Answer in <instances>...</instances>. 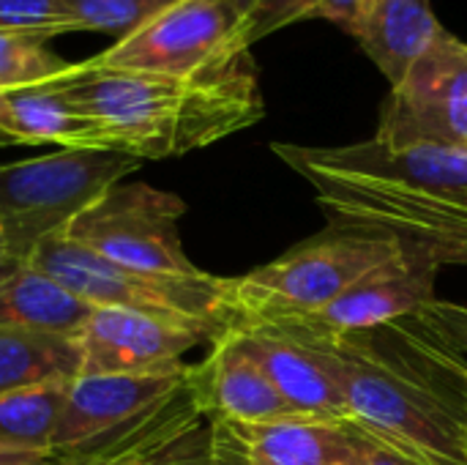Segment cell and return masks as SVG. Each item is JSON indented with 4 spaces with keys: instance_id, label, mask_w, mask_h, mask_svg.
I'll use <instances>...</instances> for the list:
<instances>
[{
    "instance_id": "cell-29",
    "label": "cell",
    "mask_w": 467,
    "mask_h": 465,
    "mask_svg": "<svg viewBox=\"0 0 467 465\" xmlns=\"http://www.w3.org/2000/svg\"><path fill=\"white\" fill-rule=\"evenodd\" d=\"M348 430H350V439H353V447L358 455V465H427L419 458L386 444L383 439L372 436L369 430H364L356 422H348Z\"/></svg>"
},
{
    "instance_id": "cell-1",
    "label": "cell",
    "mask_w": 467,
    "mask_h": 465,
    "mask_svg": "<svg viewBox=\"0 0 467 465\" xmlns=\"http://www.w3.org/2000/svg\"><path fill=\"white\" fill-rule=\"evenodd\" d=\"M55 82L99 123L104 151L140 162L208 148L265 115L249 52L227 66L189 77L104 69L82 60Z\"/></svg>"
},
{
    "instance_id": "cell-3",
    "label": "cell",
    "mask_w": 467,
    "mask_h": 465,
    "mask_svg": "<svg viewBox=\"0 0 467 465\" xmlns=\"http://www.w3.org/2000/svg\"><path fill=\"white\" fill-rule=\"evenodd\" d=\"M400 252L402 247L389 236L328 227L268 266L233 277L227 285V329H263L317 315L361 274Z\"/></svg>"
},
{
    "instance_id": "cell-36",
    "label": "cell",
    "mask_w": 467,
    "mask_h": 465,
    "mask_svg": "<svg viewBox=\"0 0 467 465\" xmlns=\"http://www.w3.org/2000/svg\"><path fill=\"white\" fill-rule=\"evenodd\" d=\"M462 148H465V151H467V143H465V145H462Z\"/></svg>"
},
{
    "instance_id": "cell-31",
    "label": "cell",
    "mask_w": 467,
    "mask_h": 465,
    "mask_svg": "<svg viewBox=\"0 0 467 465\" xmlns=\"http://www.w3.org/2000/svg\"><path fill=\"white\" fill-rule=\"evenodd\" d=\"M38 460H49V458H47V455L16 452V449H5V447H0V465H25V463H38Z\"/></svg>"
},
{
    "instance_id": "cell-28",
    "label": "cell",
    "mask_w": 467,
    "mask_h": 465,
    "mask_svg": "<svg viewBox=\"0 0 467 465\" xmlns=\"http://www.w3.org/2000/svg\"><path fill=\"white\" fill-rule=\"evenodd\" d=\"M148 465H219L211 447V422H202L161 455H156Z\"/></svg>"
},
{
    "instance_id": "cell-4",
    "label": "cell",
    "mask_w": 467,
    "mask_h": 465,
    "mask_svg": "<svg viewBox=\"0 0 467 465\" xmlns=\"http://www.w3.org/2000/svg\"><path fill=\"white\" fill-rule=\"evenodd\" d=\"M328 227L380 233L438 266H467V195L298 170Z\"/></svg>"
},
{
    "instance_id": "cell-33",
    "label": "cell",
    "mask_w": 467,
    "mask_h": 465,
    "mask_svg": "<svg viewBox=\"0 0 467 465\" xmlns=\"http://www.w3.org/2000/svg\"><path fill=\"white\" fill-rule=\"evenodd\" d=\"M153 458H115V460H90V463H60V465H148Z\"/></svg>"
},
{
    "instance_id": "cell-19",
    "label": "cell",
    "mask_w": 467,
    "mask_h": 465,
    "mask_svg": "<svg viewBox=\"0 0 467 465\" xmlns=\"http://www.w3.org/2000/svg\"><path fill=\"white\" fill-rule=\"evenodd\" d=\"M90 312L88 301L30 263L0 282V329L77 337Z\"/></svg>"
},
{
    "instance_id": "cell-15",
    "label": "cell",
    "mask_w": 467,
    "mask_h": 465,
    "mask_svg": "<svg viewBox=\"0 0 467 465\" xmlns=\"http://www.w3.org/2000/svg\"><path fill=\"white\" fill-rule=\"evenodd\" d=\"M227 332H233L241 345L260 362L265 375L298 417L320 422H350V411L339 386L309 345L268 329Z\"/></svg>"
},
{
    "instance_id": "cell-23",
    "label": "cell",
    "mask_w": 467,
    "mask_h": 465,
    "mask_svg": "<svg viewBox=\"0 0 467 465\" xmlns=\"http://www.w3.org/2000/svg\"><path fill=\"white\" fill-rule=\"evenodd\" d=\"M364 3L367 0H252L241 27V49L249 52L260 38L304 19H328L345 33H353Z\"/></svg>"
},
{
    "instance_id": "cell-21",
    "label": "cell",
    "mask_w": 467,
    "mask_h": 465,
    "mask_svg": "<svg viewBox=\"0 0 467 465\" xmlns=\"http://www.w3.org/2000/svg\"><path fill=\"white\" fill-rule=\"evenodd\" d=\"M82 375V351L77 337L0 329V395L71 384Z\"/></svg>"
},
{
    "instance_id": "cell-30",
    "label": "cell",
    "mask_w": 467,
    "mask_h": 465,
    "mask_svg": "<svg viewBox=\"0 0 467 465\" xmlns=\"http://www.w3.org/2000/svg\"><path fill=\"white\" fill-rule=\"evenodd\" d=\"M211 447L219 465H254L227 422H211Z\"/></svg>"
},
{
    "instance_id": "cell-9",
    "label": "cell",
    "mask_w": 467,
    "mask_h": 465,
    "mask_svg": "<svg viewBox=\"0 0 467 465\" xmlns=\"http://www.w3.org/2000/svg\"><path fill=\"white\" fill-rule=\"evenodd\" d=\"M438 271L441 266L430 258L402 249L391 260L361 274L342 296H337L317 315L263 329L306 343L372 334L394 321L416 315L421 307L435 301Z\"/></svg>"
},
{
    "instance_id": "cell-35",
    "label": "cell",
    "mask_w": 467,
    "mask_h": 465,
    "mask_svg": "<svg viewBox=\"0 0 467 465\" xmlns=\"http://www.w3.org/2000/svg\"><path fill=\"white\" fill-rule=\"evenodd\" d=\"M462 419H465V447H467V414L462 417Z\"/></svg>"
},
{
    "instance_id": "cell-8",
    "label": "cell",
    "mask_w": 467,
    "mask_h": 465,
    "mask_svg": "<svg viewBox=\"0 0 467 465\" xmlns=\"http://www.w3.org/2000/svg\"><path fill=\"white\" fill-rule=\"evenodd\" d=\"M249 5L252 0H175L88 63L181 77L227 66L246 55L241 27Z\"/></svg>"
},
{
    "instance_id": "cell-34",
    "label": "cell",
    "mask_w": 467,
    "mask_h": 465,
    "mask_svg": "<svg viewBox=\"0 0 467 465\" xmlns=\"http://www.w3.org/2000/svg\"><path fill=\"white\" fill-rule=\"evenodd\" d=\"M25 465H60L55 458H49V460H38V463H25Z\"/></svg>"
},
{
    "instance_id": "cell-18",
    "label": "cell",
    "mask_w": 467,
    "mask_h": 465,
    "mask_svg": "<svg viewBox=\"0 0 467 465\" xmlns=\"http://www.w3.org/2000/svg\"><path fill=\"white\" fill-rule=\"evenodd\" d=\"M227 425L254 465H358L348 422L296 417L268 425Z\"/></svg>"
},
{
    "instance_id": "cell-25",
    "label": "cell",
    "mask_w": 467,
    "mask_h": 465,
    "mask_svg": "<svg viewBox=\"0 0 467 465\" xmlns=\"http://www.w3.org/2000/svg\"><path fill=\"white\" fill-rule=\"evenodd\" d=\"M175 0H63L79 30H115L123 36L140 30Z\"/></svg>"
},
{
    "instance_id": "cell-22",
    "label": "cell",
    "mask_w": 467,
    "mask_h": 465,
    "mask_svg": "<svg viewBox=\"0 0 467 465\" xmlns=\"http://www.w3.org/2000/svg\"><path fill=\"white\" fill-rule=\"evenodd\" d=\"M71 384H44L0 395V447L52 458V441Z\"/></svg>"
},
{
    "instance_id": "cell-24",
    "label": "cell",
    "mask_w": 467,
    "mask_h": 465,
    "mask_svg": "<svg viewBox=\"0 0 467 465\" xmlns=\"http://www.w3.org/2000/svg\"><path fill=\"white\" fill-rule=\"evenodd\" d=\"M74 63L49 49V38L25 30H0V88H22L57 79Z\"/></svg>"
},
{
    "instance_id": "cell-14",
    "label": "cell",
    "mask_w": 467,
    "mask_h": 465,
    "mask_svg": "<svg viewBox=\"0 0 467 465\" xmlns=\"http://www.w3.org/2000/svg\"><path fill=\"white\" fill-rule=\"evenodd\" d=\"M189 384L208 422L268 425L298 417L233 332L219 334L211 354L192 365Z\"/></svg>"
},
{
    "instance_id": "cell-2",
    "label": "cell",
    "mask_w": 467,
    "mask_h": 465,
    "mask_svg": "<svg viewBox=\"0 0 467 465\" xmlns=\"http://www.w3.org/2000/svg\"><path fill=\"white\" fill-rule=\"evenodd\" d=\"M304 343L339 386L350 422L427 465H467L465 419L413 378L372 334Z\"/></svg>"
},
{
    "instance_id": "cell-12",
    "label": "cell",
    "mask_w": 467,
    "mask_h": 465,
    "mask_svg": "<svg viewBox=\"0 0 467 465\" xmlns=\"http://www.w3.org/2000/svg\"><path fill=\"white\" fill-rule=\"evenodd\" d=\"M271 151L296 173L320 170L334 175H356L386 184H405L432 192L467 195V151L454 145H389L378 137L353 145H293L274 143Z\"/></svg>"
},
{
    "instance_id": "cell-26",
    "label": "cell",
    "mask_w": 467,
    "mask_h": 465,
    "mask_svg": "<svg viewBox=\"0 0 467 465\" xmlns=\"http://www.w3.org/2000/svg\"><path fill=\"white\" fill-rule=\"evenodd\" d=\"M0 30H25L55 38L77 33L79 25L71 19L63 0H0Z\"/></svg>"
},
{
    "instance_id": "cell-11",
    "label": "cell",
    "mask_w": 467,
    "mask_h": 465,
    "mask_svg": "<svg viewBox=\"0 0 467 465\" xmlns=\"http://www.w3.org/2000/svg\"><path fill=\"white\" fill-rule=\"evenodd\" d=\"M219 334L200 323H183L150 312L93 307L77 334L82 375H140L183 367V354Z\"/></svg>"
},
{
    "instance_id": "cell-16",
    "label": "cell",
    "mask_w": 467,
    "mask_h": 465,
    "mask_svg": "<svg viewBox=\"0 0 467 465\" xmlns=\"http://www.w3.org/2000/svg\"><path fill=\"white\" fill-rule=\"evenodd\" d=\"M41 143L104 151V134L99 123L82 112L55 79L22 88H0V145Z\"/></svg>"
},
{
    "instance_id": "cell-17",
    "label": "cell",
    "mask_w": 467,
    "mask_h": 465,
    "mask_svg": "<svg viewBox=\"0 0 467 465\" xmlns=\"http://www.w3.org/2000/svg\"><path fill=\"white\" fill-rule=\"evenodd\" d=\"M443 33L432 0H367L350 36L397 88Z\"/></svg>"
},
{
    "instance_id": "cell-7",
    "label": "cell",
    "mask_w": 467,
    "mask_h": 465,
    "mask_svg": "<svg viewBox=\"0 0 467 465\" xmlns=\"http://www.w3.org/2000/svg\"><path fill=\"white\" fill-rule=\"evenodd\" d=\"M186 206L178 195L142 181H120L85 208L63 233L96 255L145 274H200L181 244L178 222Z\"/></svg>"
},
{
    "instance_id": "cell-6",
    "label": "cell",
    "mask_w": 467,
    "mask_h": 465,
    "mask_svg": "<svg viewBox=\"0 0 467 465\" xmlns=\"http://www.w3.org/2000/svg\"><path fill=\"white\" fill-rule=\"evenodd\" d=\"M27 263L57 280L90 307L137 310L183 323H200L216 334L227 332L230 280L224 277H213L208 271L192 277L134 271L66 236L44 241Z\"/></svg>"
},
{
    "instance_id": "cell-32",
    "label": "cell",
    "mask_w": 467,
    "mask_h": 465,
    "mask_svg": "<svg viewBox=\"0 0 467 465\" xmlns=\"http://www.w3.org/2000/svg\"><path fill=\"white\" fill-rule=\"evenodd\" d=\"M25 263L22 260H16L11 252H8V247H5V241H3V236H0V282L3 280H8L16 269H22Z\"/></svg>"
},
{
    "instance_id": "cell-5",
    "label": "cell",
    "mask_w": 467,
    "mask_h": 465,
    "mask_svg": "<svg viewBox=\"0 0 467 465\" xmlns=\"http://www.w3.org/2000/svg\"><path fill=\"white\" fill-rule=\"evenodd\" d=\"M137 167L140 159L99 148H60L0 164V236L8 252L27 263Z\"/></svg>"
},
{
    "instance_id": "cell-20",
    "label": "cell",
    "mask_w": 467,
    "mask_h": 465,
    "mask_svg": "<svg viewBox=\"0 0 467 465\" xmlns=\"http://www.w3.org/2000/svg\"><path fill=\"white\" fill-rule=\"evenodd\" d=\"M378 332L394 343V351L378 345L389 354L400 367H405L413 378L427 384L451 411L460 417L467 414V356L451 348L449 343L438 340L427 329H421L413 318L394 321ZM375 340V337H372Z\"/></svg>"
},
{
    "instance_id": "cell-27",
    "label": "cell",
    "mask_w": 467,
    "mask_h": 465,
    "mask_svg": "<svg viewBox=\"0 0 467 465\" xmlns=\"http://www.w3.org/2000/svg\"><path fill=\"white\" fill-rule=\"evenodd\" d=\"M421 329H427L430 334H435L438 340L449 343L451 348H457L460 354L467 356V307L457 301H430L427 307H421L416 315H410Z\"/></svg>"
},
{
    "instance_id": "cell-13",
    "label": "cell",
    "mask_w": 467,
    "mask_h": 465,
    "mask_svg": "<svg viewBox=\"0 0 467 465\" xmlns=\"http://www.w3.org/2000/svg\"><path fill=\"white\" fill-rule=\"evenodd\" d=\"M189 367L192 365L167 373L74 378L52 441V458H63L134 425L186 384Z\"/></svg>"
},
{
    "instance_id": "cell-10",
    "label": "cell",
    "mask_w": 467,
    "mask_h": 465,
    "mask_svg": "<svg viewBox=\"0 0 467 465\" xmlns=\"http://www.w3.org/2000/svg\"><path fill=\"white\" fill-rule=\"evenodd\" d=\"M378 140L389 145H454L467 143V44L451 33L413 66L408 79L391 88L378 123Z\"/></svg>"
}]
</instances>
